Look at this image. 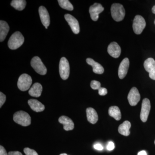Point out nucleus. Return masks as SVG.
<instances>
[{
    "mask_svg": "<svg viewBox=\"0 0 155 155\" xmlns=\"http://www.w3.org/2000/svg\"><path fill=\"white\" fill-rule=\"evenodd\" d=\"M14 122L22 126H28L31 123V118L29 114L23 111H19L14 114L13 116Z\"/></svg>",
    "mask_w": 155,
    "mask_h": 155,
    "instance_id": "f257e3e1",
    "label": "nucleus"
},
{
    "mask_svg": "<svg viewBox=\"0 0 155 155\" xmlns=\"http://www.w3.org/2000/svg\"><path fill=\"white\" fill-rule=\"evenodd\" d=\"M24 41V38L19 31L14 32L9 39L8 45L11 50H16L21 47Z\"/></svg>",
    "mask_w": 155,
    "mask_h": 155,
    "instance_id": "f03ea898",
    "label": "nucleus"
},
{
    "mask_svg": "<svg viewBox=\"0 0 155 155\" xmlns=\"http://www.w3.org/2000/svg\"><path fill=\"white\" fill-rule=\"evenodd\" d=\"M112 17L116 22L122 21L125 17V11L123 5L120 4H113L111 8Z\"/></svg>",
    "mask_w": 155,
    "mask_h": 155,
    "instance_id": "7ed1b4c3",
    "label": "nucleus"
},
{
    "mask_svg": "<svg viewBox=\"0 0 155 155\" xmlns=\"http://www.w3.org/2000/svg\"><path fill=\"white\" fill-rule=\"evenodd\" d=\"M32 81V78L30 75L27 74H23L19 76L17 86L21 91H26L30 88Z\"/></svg>",
    "mask_w": 155,
    "mask_h": 155,
    "instance_id": "20e7f679",
    "label": "nucleus"
},
{
    "mask_svg": "<svg viewBox=\"0 0 155 155\" xmlns=\"http://www.w3.org/2000/svg\"><path fill=\"white\" fill-rule=\"evenodd\" d=\"M31 65L35 72L40 75H45L46 74L47 72L46 67L39 57H34L31 61Z\"/></svg>",
    "mask_w": 155,
    "mask_h": 155,
    "instance_id": "39448f33",
    "label": "nucleus"
},
{
    "mask_svg": "<svg viewBox=\"0 0 155 155\" xmlns=\"http://www.w3.org/2000/svg\"><path fill=\"white\" fill-rule=\"evenodd\" d=\"M59 72L60 76L63 80H67L70 73V67L67 58H61L59 64Z\"/></svg>",
    "mask_w": 155,
    "mask_h": 155,
    "instance_id": "423d86ee",
    "label": "nucleus"
},
{
    "mask_svg": "<svg viewBox=\"0 0 155 155\" xmlns=\"http://www.w3.org/2000/svg\"><path fill=\"white\" fill-rule=\"evenodd\" d=\"M146 25L144 18L140 15H137L133 20V28L136 34H140Z\"/></svg>",
    "mask_w": 155,
    "mask_h": 155,
    "instance_id": "0eeeda50",
    "label": "nucleus"
},
{
    "mask_svg": "<svg viewBox=\"0 0 155 155\" xmlns=\"http://www.w3.org/2000/svg\"><path fill=\"white\" fill-rule=\"evenodd\" d=\"M151 105L150 100L145 98L142 103L141 110L140 112V118L143 122H146L150 110Z\"/></svg>",
    "mask_w": 155,
    "mask_h": 155,
    "instance_id": "6e6552de",
    "label": "nucleus"
},
{
    "mask_svg": "<svg viewBox=\"0 0 155 155\" xmlns=\"http://www.w3.org/2000/svg\"><path fill=\"white\" fill-rule=\"evenodd\" d=\"M140 99V95L138 89L135 87H132L129 91L127 100L128 102L131 106L137 105Z\"/></svg>",
    "mask_w": 155,
    "mask_h": 155,
    "instance_id": "1a4fd4ad",
    "label": "nucleus"
},
{
    "mask_svg": "<svg viewBox=\"0 0 155 155\" xmlns=\"http://www.w3.org/2000/svg\"><path fill=\"white\" fill-rule=\"evenodd\" d=\"M104 10V7L99 3H94L90 7L89 11L91 17L93 21H96L99 18V15Z\"/></svg>",
    "mask_w": 155,
    "mask_h": 155,
    "instance_id": "9d476101",
    "label": "nucleus"
},
{
    "mask_svg": "<svg viewBox=\"0 0 155 155\" xmlns=\"http://www.w3.org/2000/svg\"><path fill=\"white\" fill-rule=\"evenodd\" d=\"M65 18L71 27L73 33L75 34L79 33L80 31V27L77 19L72 15L69 14H66L65 15Z\"/></svg>",
    "mask_w": 155,
    "mask_h": 155,
    "instance_id": "9b49d317",
    "label": "nucleus"
},
{
    "mask_svg": "<svg viewBox=\"0 0 155 155\" xmlns=\"http://www.w3.org/2000/svg\"><path fill=\"white\" fill-rule=\"evenodd\" d=\"M129 60L127 58H125L123 60L119 65L118 75L120 79H123L126 76L129 67Z\"/></svg>",
    "mask_w": 155,
    "mask_h": 155,
    "instance_id": "f8f14e48",
    "label": "nucleus"
},
{
    "mask_svg": "<svg viewBox=\"0 0 155 155\" xmlns=\"http://www.w3.org/2000/svg\"><path fill=\"white\" fill-rule=\"evenodd\" d=\"M38 11L42 23L45 27H48L50 24V18L47 10L44 6H41Z\"/></svg>",
    "mask_w": 155,
    "mask_h": 155,
    "instance_id": "ddd939ff",
    "label": "nucleus"
},
{
    "mask_svg": "<svg viewBox=\"0 0 155 155\" xmlns=\"http://www.w3.org/2000/svg\"><path fill=\"white\" fill-rule=\"evenodd\" d=\"M107 51L109 54L114 58H118L121 54V48L116 42L110 44L108 46Z\"/></svg>",
    "mask_w": 155,
    "mask_h": 155,
    "instance_id": "4468645a",
    "label": "nucleus"
},
{
    "mask_svg": "<svg viewBox=\"0 0 155 155\" xmlns=\"http://www.w3.org/2000/svg\"><path fill=\"white\" fill-rule=\"evenodd\" d=\"M59 122L64 125V129L69 131L73 130L74 128V124L72 120L67 116H61L58 119Z\"/></svg>",
    "mask_w": 155,
    "mask_h": 155,
    "instance_id": "2eb2a0df",
    "label": "nucleus"
},
{
    "mask_svg": "<svg viewBox=\"0 0 155 155\" xmlns=\"http://www.w3.org/2000/svg\"><path fill=\"white\" fill-rule=\"evenodd\" d=\"M86 62L88 65L92 67L93 71L96 74H102L104 73V69L102 66L99 63L95 62L93 59L90 58H87Z\"/></svg>",
    "mask_w": 155,
    "mask_h": 155,
    "instance_id": "dca6fc26",
    "label": "nucleus"
},
{
    "mask_svg": "<svg viewBox=\"0 0 155 155\" xmlns=\"http://www.w3.org/2000/svg\"><path fill=\"white\" fill-rule=\"evenodd\" d=\"M28 104L30 108L35 112H42L45 110V106L38 100L35 99L28 100Z\"/></svg>",
    "mask_w": 155,
    "mask_h": 155,
    "instance_id": "f3484780",
    "label": "nucleus"
},
{
    "mask_svg": "<svg viewBox=\"0 0 155 155\" xmlns=\"http://www.w3.org/2000/svg\"><path fill=\"white\" fill-rule=\"evenodd\" d=\"M86 112L88 122L92 124L96 123L98 119V116L95 110L93 108L90 107L86 109Z\"/></svg>",
    "mask_w": 155,
    "mask_h": 155,
    "instance_id": "a211bd4d",
    "label": "nucleus"
},
{
    "mask_svg": "<svg viewBox=\"0 0 155 155\" xmlns=\"http://www.w3.org/2000/svg\"><path fill=\"white\" fill-rule=\"evenodd\" d=\"M42 89V86L40 84L35 83L29 89L28 94L31 96L38 97L41 95Z\"/></svg>",
    "mask_w": 155,
    "mask_h": 155,
    "instance_id": "6ab92c4d",
    "label": "nucleus"
},
{
    "mask_svg": "<svg viewBox=\"0 0 155 155\" xmlns=\"http://www.w3.org/2000/svg\"><path fill=\"white\" fill-rule=\"evenodd\" d=\"M9 25L5 21H0V41H4L9 31Z\"/></svg>",
    "mask_w": 155,
    "mask_h": 155,
    "instance_id": "aec40b11",
    "label": "nucleus"
},
{
    "mask_svg": "<svg viewBox=\"0 0 155 155\" xmlns=\"http://www.w3.org/2000/svg\"><path fill=\"white\" fill-rule=\"evenodd\" d=\"M131 127L130 122L128 121H125L119 125L118 131L120 134L125 136H127L130 134V128Z\"/></svg>",
    "mask_w": 155,
    "mask_h": 155,
    "instance_id": "412c9836",
    "label": "nucleus"
},
{
    "mask_svg": "<svg viewBox=\"0 0 155 155\" xmlns=\"http://www.w3.org/2000/svg\"><path fill=\"white\" fill-rule=\"evenodd\" d=\"M109 114L110 116L113 117L117 121L120 120L122 117L120 109L117 106L110 107L109 109Z\"/></svg>",
    "mask_w": 155,
    "mask_h": 155,
    "instance_id": "4be33fe9",
    "label": "nucleus"
},
{
    "mask_svg": "<svg viewBox=\"0 0 155 155\" xmlns=\"http://www.w3.org/2000/svg\"><path fill=\"white\" fill-rule=\"evenodd\" d=\"M145 69L149 73L155 71V61L153 58H149L145 61Z\"/></svg>",
    "mask_w": 155,
    "mask_h": 155,
    "instance_id": "5701e85b",
    "label": "nucleus"
},
{
    "mask_svg": "<svg viewBox=\"0 0 155 155\" xmlns=\"http://www.w3.org/2000/svg\"><path fill=\"white\" fill-rule=\"evenodd\" d=\"M26 2L24 0H13L11 2V5L18 11H22L25 9Z\"/></svg>",
    "mask_w": 155,
    "mask_h": 155,
    "instance_id": "b1692460",
    "label": "nucleus"
},
{
    "mask_svg": "<svg viewBox=\"0 0 155 155\" xmlns=\"http://www.w3.org/2000/svg\"><path fill=\"white\" fill-rule=\"evenodd\" d=\"M58 2L60 7L62 8L69 11H72L73 10V5L68 0H58Z\"/></svg>",
    "mask_w": 155,
    "mask_h": 155,
    "instance_id": "393cba45",
    "label": "nucleus"
},
{
    "mask_svg": "<svg viewBox=\"0 0 155 155\" xmlns=\"http://www.w3.org/2000/svg\"><path fill=\"white\" fill-rule=\"evenodd\" d=\"M91 87L93 89L98 90L101 87V84L99 81H92L91 83Z\"/></svg>",
    "mask_w": 155,
    "mask_h": 155,
    "instance_id": "a878e982",
    "label": "nucleus"
},
{
    "mask_svg": "<svg viewBox=\"0 0 155 155\" xmlns=\"http://www.w3.org/2000/svg\"><path fill=\"white\" fill-rule=\"evenodd\" d=\"M23 151L26 155H38L35 150L31 149L29 148H25Z\"/></svg>",
    "mask_w": 155,
    "mask_h": 155,
    "instance_id": "bb28decb",
    "label": "nucleus"
},
{
    "mask_svg": "<svg viewBox=\"0 0 155 155\" xmlns=\"http://www.w3.org/2000/svg\"><path fill=\"white\" fill-rule=\"evenodd\" d=\"M6 100L5 95L2 92H0V107H2V106L5 104Z\"/></svg>",
    "mask_w": 155,
    "mask_h": 155,
    "instance_id": "cd10ccee",
    "label": "nucleus"
},
{
    "mask_svg": "<svg viewBox=\"0 0 155 155\" xmlns=\"http://www.w3.org/2000/svg\"><path fill=\"white\" fill-rule=\"evenodd\" d=\"M98 93L100 95L104 96L107 94V90L104 87H101L98 90Z\"/></svg>",
    "mask_w": 155,
    "mask_h": 155,
    "instance_id": "c85d7f7f",
    "label": "nucleus"
},
{
    "mask_svg": "<svg viewBox=\"0 0 155 155\" xmlns=\"http://www.w3.org/2000/svg\"><path fill=\"white\" fill-rule=\"evenodd\" d=\"M115 148V145L113 142L110 141L108 143L107 146V149L108 150L111 151L113 150Z\"/></svg>",
    "mask_w": 155,
    "mask_h": 155,
    "instance_id": "c756f323",
    "label": "nucleus"
},
{
    "mask_svg": "<svg viewBox=\"0 0 155 155\" xmlns=\"http://www.w3.org/2000/svg\"><path fill=\"white\" fill-rule=\"evenodd\" d=\"M94 147L95 149L97 150H102L104 149L103 146L100 143H97L94 145Z\"/></svg>",
    "mask_w": 155,
    "mask_h": 155,
    "instance_id": "7c9ffc66",
    "label": "nucleus"
},
{
    "mask_svg": "<svg viewBox=\"0 0 155 155\" xmlns=\"http://www.w3.org/2000/svg\"><path fill=\"white\" fill-rule=\"evenodd\" d=\"M0 155H8L5 148L2 146H0Z\"/></svg>",
    "mask_w": 155,
    "mask_h": 155,
    "instance_id": "2f4dec72",
    "label": "nucleus"
},
{
    "mask_svg": "<svg viewBox=\"0 0 155 155\" xmlns=\"http://www.w3.org/2000/svg\"><path fill=\"white\" fill-rule=\"evenodd\" d=\"M8 155H22V153L19 151H11L8 153Z\"/></svg>",
    "mask_w": 155,
    "mask_h": 155,
    "instance_id": "473e14b6",
    "label": "nucleus"
},
{
    "mask_svg": "<svg viewBox=\"0 0 155 155\" xmlns=\"http://www.w3.org/2000/svg\"><path fill=\"white\" fill-rule=\"evenodd\" d=\"M149 77L153 80H155V71L149 73Z\"/></svg>",
    "mask_w": 155,
    "mask_h": 155,
    "instance_id": "72a5a7b5",
    "label": "nucleus"
},
{
    "mask_svg": "<svg viewBox=\"0 0 155 155\" xmlns=\"http://www.w3.org/2000/svg\"><path fill=\"white\" fill-rule=\"evenodd\" d=\"M137 155H147L146 151L144 150L141 151L137 154Z\"/></svg>",
    "mask_w": 155,
    "mask_h": 155,
    "instance_id": "f704fd0d",
    "label": "nucleus"
},
{
    "mask_svg": "<svg viewBox=\"0 0 155 155\" xmlns=\"http://www.w3.org/2000/svg\"><path fill=\"white\" fill-rule=\"evenodd\" d=\"M152 12L154 14H155V5L153 7L152 9Z\"/></svg>",
    "mask_w": 155,
    "mask_h": 155,
    "instance_id": "c9c22d12",
    "label": "nucleus"
},
{
    "mask_svg": "<svg viewBox=\"0 0 155 155\" xmlns=\"http://www.w3.org/2000/svg\"><path fill=\"white\" fill-rule=\"evenodd\" d=\"M60 155H67V154H66V153H62V154H60Z\"/></svg>",
    "mask_w": 155,
    "mask_h": 155,
    "instance_id": "e433bc0d",
    "label": "nucleus"
},
{
    "mask_svg": "<svg viewBox=\"0 0 155 155\" xmlns=\"http://www.w3.org/2000/svg\"><path fill=\"white\" fill-rule=\"evenodd\" d=\"M154 23H155V21H154Z\"/></svg>",
    "mask_w": 155,
    "mask_h": 155,
    "instance_id": "4c0bfd02",
    "label": "nucleus"
},
{
    "mask_svg": "<svg viewBox=\"0 0 155 155\" xmlns=\"http://www.w3.org/2000/svg\"></svg>",
    "mask_w": 155,
    "mask_h": 155,
    "instance_id": "58836bf2",
    "label": "nucleus"
}]
</instances>
